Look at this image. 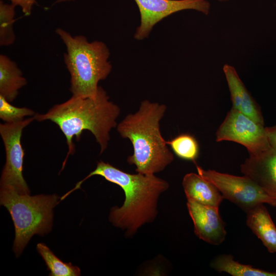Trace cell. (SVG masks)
I'll use <instances>...</instances> for the list:
<instances>
[{
	"mask_svg": "<svg viewBox=\"0 0 276 276\" xmlns=\"http://www.w3.org/2000/svg\"><path fill=\"white\" fill-rule=\"evenodd\" d=\"M94 175L102 176L123 190L124 202L121 207L111 209L109 219L114 226L125 230L128 236L133 235L142 225L154 220L158 197L169 188L166 180L154 174L128 173L100 160L96 168L70 192L80 189L85 180Z\"/></svg>",
	"mask_w": 276,
	"mask_h": 276,
	"instance_id": "obj_1",
	"label": "cell"
},
{
	"mask_svg": "<svg viewBox=\"0 0 276 276\" xmlns=\"http://www.w3.org/2000/svg\"><path fill=\"white\" fill-rule=\"evenodd\" d=\"M120 113L118 105L109 100L105 90L99 86L96 97L83 98L72 96L65 102L53 106L44 114H35V120H50L58 125L66 140L68 152L63 162V169L67 158L75 151L73 139L80 140L82 132L90 131L100 147V154L107 148L109 132L117 127Z\"/></svg>",
	"mask_w": 276,
	"mask_h": 276,
	"instance_id": "obj_2",
	"label": "cell"
},
{
	"mask_svg": "<svg viewBox=\"0 0 276 276\" xmlns=\"http://www.w3.org/2000/svg\"><path fill=\"white\" fill-rule=\"evenodd\" d=\"M166 109L164 104L145 100L137 112L128 114L117 126L120 135L132 143L133 153L127 160L135 166L137 173L154 174L163 171L174 159L159 128Z\"/></svg>",
	"mask_w": 276,
	"mask_h": 276,
	"instance_id": "obj_3",
	"label": "cell"
},
{
	"mask_svg": "<svg viewBox=\"0 0 276 276\" xmlns=\"http://www.w3.org/2000/svg\"><path fill=\"white\" fill-rule=\"evenodd\" d=\"M55 32L65 45L63 58L71 76L72 96L95 98L99 82L105 80L112 69L108 48L102 41L89 42L84 36H73L60 28Z\"/></svg>",
	"mask_w": 276,
	"mask_h": 276,
	"instance_id": "obj_4",
	"label": "cell"
},
{
	"mask_svg": "<svg viewBox=\"0 0 276 276\" xmlns=\"http://www.w3.org/2000/svg\"><path fill=\"white\" fill-rule=\"evenodd\" d=\"M59 200L56 194L21 195L10 187H1V205L9 212L14 225L13 249L17 257L34 235L43 236L51 231L53 210Z\"/></svg>",
	"mask_w": 276,
	"mask_h": 276,
	"instance_id": "obj_5",
	"label": "cell"
},
{
	"mask_svg": "<svg viewBox=\"0 0 276 276\" xmlns=\"http://www.w3.org/2000/svg\"><path fill=\"white\" fill-rule=\"evenodd\" d=\"M197 173L218 189L224 199L239 206L246 213L261 203L276 206V200L269 196L246 176H237L215 170H205L196 165Z\"/></svg>",
	"mask_w": 276,
	"mask_h": 276,
	"instance_id": "obj_6",
	"label": "cell"
},
{
	"mask_svg": "<svg viewBox=\"0 0 276 276\" xmlns=\"http://www.w3.org/2000/svg\"><path fill=\"white\" fill-rule=\"evenodd\" d=\"M34 117L21 121L0 124V134L6 152V163L2 170L1 187L8 186L21 195H30V190L23 176L25 151L21 144L23 129Z\"/></svg>",
	"mask_w": 276,
	"mask_h": 276,
	"instance_id": "obj_7",
	"label": "cell"
},
{
	"mask_svg": "<svg viewBox=\"0 0 276 276\" xmlns=\"http://www.w3.org/2000/svg\"><path fill=\"white\" fill-rule=\"evenodd\" d=\"M216 141L239 143L246 148L249 155L257 154L270 147L264 125L233 108L218 128Z\"/></svg>",
	"mask_w": 276,
	"mask_h": 276,
	"instance_id": "obj_8",
	"label": "cell"
},
{
	"mask_svg": "<svg viewBox=\"0 0 276 276\" xmlns=\"http://www.w3.org/2000/svg\"><path fill=\"white\" fill-rule=\"evenodd\" d=\"M75 0H56L54 4ZM140 13L141 21L134 37L141 40L148 37L154 26L166 17L180 11L194 10L204 15L210 11L207 0H134Z\"/></svg>",
	"mask_w": 276,
	"mask_h": 276,
	"instance_id": "obj_9",
	"label": "cell"
},
{
	"mask_svg": "<svg viewBox=\"0 0 276 276\" xmlns=\"http://www.w3.org/2000/svg\"><path fill=\"white\" fill-rule=\"evenodd\" d=\"M187 208L193 220L194 232L200 239L213 245H219L226 235L219 208L188 200Z\"/></svg>",
	"mask_w": 276,
	"mask_h": 276,
	"instance_id": "obj_10",
	"label": "cell"
},
{
	"mask_svg": "<svg viewBox=\"0 0 276 276\" xmlns=\"http://www.w3.org/2000/svg\"><path fill=\"white\" fill-rule=\"evenodd\" d=\"M240 169L244 175L276 200V150L270 146L257 154L249 155Z\"/></svg>",
	"mask_w": 276,
	"mask_h": 276,
	"instance_id": "obj_11",
	"label": "cell"
},
{
	"mask_svg": "<svg viewBox=\"0 0 276 276\" xmlns=\"http://www.w3.org/2000/svg\"><path fill=\"white\" fill-rule=\"evenodd\" d=\"M223 71L231 95L232 108L256 122L264 125L259 106L240 78L235 68L225 64Z\"/></svg>",
	"mask_w": 276,
	"mask_h": 276,
	"instance_id": "obj_12",
	"label": "cell"
},
{
	"mask_svg": "<svg viewBox=\"0 0 276 276\" xmlns=\"http://www.w3.org/2000/svg\"><path fill=\"white\" fill-rule=\"evenodd\" d=\"M182 186L188 200L219 208L224 199L216 186L198 173L187 174Z\"/></svg>",
	"mask_w": 276,
	"mask_h": 276,
	"instance_id": "obj_13",
	"label": "cell"
},
{
	"mask_svg": "<svg viewBox=\"0 0 276 276\" xmlns=\"http://www.w3.org/2000/svg\"><path fill=\"white\" fill-rule=\"evenodd\" d=\"M246 224L270 253L276 252V227L263 203L246 212Z\"/></svg>",
	"mask_w": 276,
	"mask_h": 276,
	"instance_id": "obj_14",
	"label": "cell"
},
{
	"mask_svg": "<svg viewBox=\"0 0 276 276\" xmlns=\"http://www.w3.org/2000/svg\"><path fill=\"white\" fill-rule=\"evenodd\" d=\"M27 83L17 64L7 56L0 55V96L13 102L19 90Z\"/></svg>",
	"mask_w": 276,
	"mask_h": 276,
	"instance_id": "obj_15",
	"label": "cell"
},
{
	"mask_svg": "<svg viewBox=\"0 0 276 276\" xmlns=\"http://www.w3.org/2000/svg\"><path fill=\"white\" fill-rule=\"evenodd\" d=\"M211 266L219 272H225L233 276H276V271L270 272L241 264L230 255L218 256L211 262Z\"/></svg>",
	"mask_w": 276,
	"mask_h": 276,
	"instance_id": "obj_16",
	"label": "cell"
},
{
	"mask_svg": "<svg viewBox=\"0 0 276 276\" xmlns=\"http://www.w3.org/2000/svg\"><path fill=\"white\" fill-rule=\"evenodd\" d=\"M37 250L44 261L48 270L51 276H78L80 269L73 265L71 263H64L56 256L44 243H39L36 246Z\"/></svg>",
	"mask_w": 276,
	"mask_h": 276,
	"instance_id": "obj_17",
	"label": "cell"
},
{
	"mask_svg": "<svg viewBox=\"0 0 276 276\" xmlns=\"http://www.w3.org/2000/svg\"><path fill=\"white\" fill-rule=\"evenodd\" d=\"M166 142L175 154L181 159L195 162L198 156V143L190 134L182 133Z\"/></svg>",
	"mask_w": 276,
	"mask_h": 276,
	"instance_id": "obj_18",
	"label": "cell"
},
{
	"mask_svg": "<svg viewBox=\"0 0 276 276\" xmlns=\"http://www.w3.org/2000/svg\"><path fill=\"white\" fill-rule=\"evenodd\" d=\"M15 6L0 1V45L9 46L15 40L13 29L15 15Z\"/></svg>",
	"mask_w": 276,
	"mask_h": 276,
	"instance_id": "obj_19",
	"label": "cell"
},
{
	"mask_svg": "<svg viewBox=\"0 0 276 276\" xmlns=\"http://www.w3.org/2000/svg\"><path fill=\"white\" fill-rule=\"evenodd\" d=\"M32 109L26 107H17L12 105L5 98L0 96V118L5 123L21 121L27 116H34Z\"/></svg>",
	"mask_w": 276,
	"mask_h": 276,
	"instance_id": "obj_20",
	"label": "cell"
},
{
	"mask_svg": "<svg viewBox=\"0 0 276 276\" xmlns=\"http://www.w3.org/2000/svg\"><path fill=\"white\" fill-rule=\"evenodd\" d=\"M15 6L20 7L22 12L26 16L31 14L33 7L36 0H9Z\"/></svg>",
	"mask_w": 276,
	"mask_h": 276,
	"instance_id": "obj_21",
	"label": "cell"
},
{
	"mask_svg": "<svg viewBox=\"0 0 276 276\" xmlns=\"http://www.w3.org/2000/svg\"><path fill=\"white\" fill-rule=\"evenodd\" d=\"M265 130L270 146L276 150V126L265 127Z\"/></svg>",
	"mask_w": 276,
	"mask_h": 276,
	"instance_id": "obj_22",
	"label": "cell"
},
{
	"mask_svg": "<svg viewBox=\"0 0 276 276\" xmlns=\"http://www.w3.org/2000/svg\"><path fill=\"white\" fill-rule=\"evenodd\" d=\"M219 2H227V1H228L229 0H217Z\"/></svg>",
	"mask_w": 276,
	"mask_h": 276,
	"instance_id": "obj_23",
	"label": "cell"
}]
</instances>
